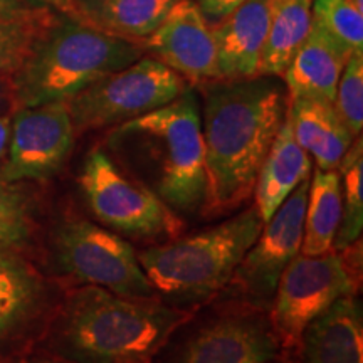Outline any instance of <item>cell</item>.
Returning a JSON list of instances; mask_svg holds the SVG:
<instances>
[{"label":"cell","instance_id":"cell-18","mask_svg":"<svg viewBox=\"0 0 363 363\" xmlns=\"http://www.w3.org/2000/svg\"><path fill=\"white\" fill-rule=\"evenodd\" d=\"M311 170V157L296 142L291 125L288 118H284L269 152L262 160L252 190L256 201L254 207L262 222L269 220L281 203L289 197V194L303 180L310 179Z\"/></svg>","mask_w":363,"mask_h":363},{"label":"cell","instance_id":"cell-28","mask_svg":"<svg viewBox=\"0 0 363 363\" xmlns=\"http://www.w3.org/2000/svg\"><path fill=\"white\" fill-rule=\"evenodd\" d=\"M211 26L219 24L224 17L235 11L244 0H194Z\"/></svg>","mask_w":363,"mask_h":363},{"label":"cell","instance_id":"cell-24","mask_svg":"<svg viewBox=\"0 0 363 363\" xmlns=\"http://www.w3.org/2000/svg\"><path fill=\"white\" fill-rule=\"evenodd\" d=\"M57 17L59 12L44 7L19 19L0 21V74L11 78Z\"/></svg>","mask_w":363,"mask_h":363},{"label":"cell","instance_id":"cell-11","mask_svg":"<svg viewBox=\"0 0 363 363\" xmlns=\"http://www.w3.org/2000/svg\"><path fill=\"white\" fill-rule=\"evenodd\" d=\"M74 136L66 101L19 108L12 118L9 158L0 174L11 182L51 179L71 155Z\"/></svg>","mask_w":363,"mask_h":363},{"label":"cell","instance_id":"cell-31","mask_svg":"<svg viewBox=\"0 0 363 363\" xmlns=\"http://www.w3.org/2000/svg\"><path fill=\"white\" fill-rule=\"evenodd\" d=\"M35 7H49L59 13H65L66 9L69 7L71 0H27Z\"/></svg>","mask_w":363,"mask_h":363},{"label":"cell","instance_id":"cell-29","mask_svg":"<svg viewBox=\"0 0 363 363\" xmlns=\"http://www.w3.org/2000/svg\"><path fill=\"white\" fill-rule=\"evenodd\" d=\"M44 7H35L27 0H0V21L19 19V17L30 16Z\"/></svg>","mask_w":363,"mask_h":363},{"label":"cell","instance_id":"cell-12","mask_svg":"<svg viewBox=\"0 0 363 363\" xmlns=\"http://www.w3.org/2000/svg\"><path fill=\"white\" fill-rule=\"evenodd\" d=\"M140 44L145 52L148 51L189 83L219 79L212 26L194 0H179L160 26Z\"/></svg>","mask_w":363,"mask_h":363},{"label":"cell","instance_id":"cell-19","mask_svg":"<svg viewBox=\"0 0 363 363\" xmlns=\"http://www.w3.org/2000/svg\"><path fill=\"white\" fill-rule=\"evenodd\" d=\"M179 0H71L65 16L103 33L142 43Z\"/></svg>","mask_w":363,"mask_h":363},{"label":"cell","instance_id":"cell-6","mask_svg":"<svg viewBox=\"0 0 363 363\" xmlns=\"http://www.w3.org/2000/svg\"><path fill=\"white\" fill-rule=\"evenodd\" d=\"M190 88L182 76L152 56H142L66 101L76 131L101 130L165 106Z\"/></svg>","mask_w":363,"mask_h":363},{"label":"cell","instance_id":"cell-20","mask_svg":"<svg viewBox=\"0 0 363 363\" xmlns=\"http://www.w3.org/2000/svg\"><path fill=\"white\" fill-rule=\"evenodd\" d=\"M44 301L38 271L12 247H0V342L30 323Z\"/></svg>","mask_w":363,"mask_h":363},{"label":"cell","instance_id":"cell-23","mask_svg":"<svg viewBox=\"0 0 363 363\" xmlns=\"http://www.w3.org/2000/svg\"><path fill=\"white\" fill-rule=\"evenodd\" d=\"M342 190V222L333 247L338 251L352 247L362 238L363 229V143L362 136L353 140L338 163Z\"/></svg>","mask_w":363,"mask_h":363},{"label":"cell","instance_id":"cell-5","mask_svg":"<svg viewBox=\"0 0 363 363\" xmlns=\"http://www.w3.org/2000/svg\"><path fill=\"white\" fill-rule=\"evenodd\" d=\"M262 225L256 207L246 208L211 229L145 249L140 264L157 296L177 308L199 305L229 284Z\"/></svg>","mask_w":363,"mask_h":363},{"label":"cell","instance_id":"cell-25","mask_svg":"<svg viewBox=\"0 0 363 363\" xmlns=\"http://www.w3.org/2000/svg\"><path fill=\"white\" fill-rule=\"evenodd\" d=\"M34 230V202L21 182L0 174V247H19Z\"/></svg>","mask_w":363,"mask_h":363},{"label":"cell","instance_id":"cell-14","mask_svg":"<svg viewBox=\"0 0 363 363\" xmlns=\"http://www.w3.org/2000/svg\"><path fill=\"white\" fill-rule=\"evenodd\" d=\"M279 0H244L212 26L217 49L219 79H247L257 76L262 48Z\"/></svg>","mask_w":363,"mask_h":363},{"label":"cell","instance_id":"cell-16","mask_svg":"<svg viewBox=\"0 0 363 363\" xmlns=\"http://www.w3.org/2000/svg\"><path fill=\"white\" fill-rule=\"evenodd\" d=\"M305 363H363V323L353 294L315 318L299 342Z\"/></svg>","mask_w":363,"mask_h":363},{"label":"cell","instance_id":"cell-4","mask_svg":"<svg viewBox=\"0 0 363 363\" xmlns=\"http://www.w3.org/2000/svg\"><path fill=\"white\" fill-rule=\"evenodd\" d=\"M145 56L142 44L106 34L59 13L19 69L9 78L17 108L67 101L98 79Z\"/></svg>","mask_w":363,"mask_h":363},{"label":"cell","instance_id":"cell-27","mask_svg":"<svg viewBox=\"0 0 363 363\" xmlns=\"http://www.w3.org/2000/svg\"><path fill=\"white\" fill-rule=\"evenodd\" d=\"M335 108L352 135L360 136L363 128V52H352L340 76Z\"/></svg>","mask_w":363,"mask_h":363},{"label":"cell","instance_id":"cell-10","mask_svg":"<svg viewBox=\"0 0 363 363\" xmlns=\"http://www.w3.org/2000/svg\"><path fill=\"white\" fill-rule=\"evenodd\" d=\"M310 179L303 180L278 211L264 222L229 283L249 306L269 310L283 271L301 252Z\"/></svg>","mask_w":363,"mask_h":363},{"label":"cell","instance_id":"cell-22","mask_svg":"<svg viewBox=\"0 0 363 363\" xmlns=\"http://www.w3.org/2000/svg\"><path fill=\"white\" fill-rule=\"evenodd\" d=\"M313 0H279L262 48L257 76L281 78L311 30Z\"/></svg>","mask_w":363,"mask_h":363},{"label":"cell","instance_id":"cell-13","mask_svg":"<svg viewBox=\"0 0 363 363\" xmlns=\"http://www.w3.org/2000/svg\"><path fill=\"white\" fill-rule=\"evenodd\" d=\"M279 340L261 315H229L189 340L175 363H269L278 358Z\"/></svg>","mask_w":363,"mask_h":363},{"label":"cell","instance_id":"cell-34","mask_svg":"<svg viewBox=\"0 0 363 363\" xmlns=\"http://www.w3.org/2000/svg\"><path fill=\"white\" fill-rule=\"evenodd\" d=\"M0 101H2V88H0Z\"/></svg>","mask_w":363,"mask_h":363},{"label":"cell","instance_id":"cell-1","mask_svg":"<svg viewBox=\"0 0 363 363\" xmlns=\"http://www.w3.org/2000/svg\"><path fill=\"white\" fill-rule=\"evenodd\" d=\"M288 103V89L276 76L206 83L201 110L207 172L203 214H227L249 201Z\"/></svg>","mask_w":363,"mask_h":363},{"label":"cell","instance_id":"cell-15","mask_svg":"<svg viewBox=\"0 0 363 363\" xmlns=\"http://www.w3.org/2000/svg\"><path fill=\"white\" fill-rule=\"evenodd\" d=\"M350 54L313 21L310 34L281 76L289 98L335 103L340 76Z\"/></svg>","mask_w":363,"mask_h":363},{"label":"cell","instance_id":"cell-32","mask_svg":"<svg viewBox=\"0 0 363 363\" xmlns=\"http://www.w3.org/2000/svg\"><path fill=\"white\" fill-rule=\"evenodd\" d=\"M0 363H72L67 362L65 358L57 360V358H19V360H7Z\"/></svg>","mask_w":363,"mask_h":363},{"label":"cell","instance_id":"cell-3","mask_svg":"<svg viewBox=\"0 0 363 363\" xmlns=\"http://www.w3.org/2000/svg\"><path fill=\"white\" fill-rule=\"evenodd\" d=\"M185 318L157 298L84 286L67 298L54 345L72 363H150Z\"/></svg>","mask_w":363,"mask_h":363},{"label":"cell","instance_id":"cell-8","mask_svg":"<svg viewBox=\"0 0 363 363\" xmlns=\"http://www.w3.org/2000/svg\"><path fill=\"white\" fill-rule=\"evenodd\" d=\"M54 254L66 274L130 298H157L138 254L116 233L86 219L61 222L54 230Z\"/></svg>","mask_w":363,"mask_h":363},{"label":"cell","instance_id":"cell-26","mask_svg":"<svg viewBox=\"0 0 363 363\" xmlns=\"http://www.w3.org/2000/svg\"><path fill=\"white\" fill-rule=\"evenodd\" d=\"M313 21L350 52H363V12L350 0H313Z\"/></svg>","mask_w":363,"mask_h":363},{"label":"cell","instance_id":"cell-9","mask_svg":"<svg viewBox=\"0 0 363 363\" xmlns=\"http://www.w3.org/2000/svg\"><path fill=\"white\" fill-rule=\"evenodd\" d=\"M355 291V281L343 256L299 252L281 274L269 306V323L279 345L299 347L303 331L340 298Z\"/></svg>","mask_w":363,"mask_h":363},{"label":"cell","instance_id":"cell-17","mask_svg":"<svg viewBox=\"0 0 363 363\" xmlns=\"http://www.w3.org/2000/svg\"><path fill=\"white\" fill-rule=\"evenodd\" d=\"M286 118L296 142L316 162V169L337 170L355 136L345 125L333 103L289 98Z\"/></svg>","mask_w":363,"mask_h":363},{"label":"cell","instance_id":"cell-7","mask_svg":"<svg viewBox=\"0 0 363 363\" xmlns=\"http://www.w3.org/2000/svg\"><path fill=\"white\" fill-rule=\"evenodd\" d=\"M78 182L93 216L118 233L157 238L180 230V216L126 174L106 150L94 148L86 157Z\"/></svg>","mask_w":363,"mask_h":363},{"label":"cell","instance_id":"cell-2","mask_svg":"<svg viewBox=\"0 0 363 363\" xmlns=\"http://www.w3.org/2000/svg\"><path fill=\"white\" fill-rule=\"evenodd\" d=\"M106 145L118 165L177 216L203 211L206 152L201 103L192 88L165 106L113 126Z\"/></svg>","mask_w":363,"mask_h":363},{"label":"cell","instance_id":"cell-30","mask_svg":"<svg viewBox=\"0 0 363 363\" xmlns=\"http://www.w3.org/2000/svg\"><path fill=\"white\" fill-rule=\"evenodd\" d=\"M12 118L9 115H0V158L7 153L9 138H11Z\"/></svg>","mask_w":363,"mask_h":363},{"label":"cell","instance_id":"cell-21","mask_svg":"<svg viewBox=\"0 0 363 363\" xmlns=\"http://www.w3.org/2000/svg\"><path fill=\"white\" fill-rule=\"evenodd\" d=\"M342 222V190L338 170H313L308 187L301 254L321 256L333 249Z\"/></svg>","mask_w":363,"mask_h":363},{"label":"cell","instance_id":"cell-33","mask_svg":"<svg viewBox=\"0 0 363 363\" xmlns=\"http://www.w3.org/2000/svg\"><path fill=\"white\" fill-rule=\"evenodd\" d=\"M269 363H293V362H288V360H276V358H274V360L269 362Z\"/></svg>","mask_w":363,"mask_h":363}]
</instances>
